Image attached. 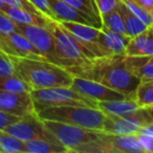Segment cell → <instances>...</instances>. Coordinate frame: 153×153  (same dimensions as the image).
Returning <instances> with one entry per match:
<instances>
[{"label": "cell", "mask_w": 153, "mask_h": 153, "mask_svg": "<svg viewBox=\"0 0 153 153\" xmlns=\"http://www.w3.org/2000/svg\"><path fill=\"white\" fill-rule=\"evenodd\" d=\"M135 135H152L153 136V122L143 126V127L136 132Z\"/></svg>", "instance_id": "d590c367"}, {"label": "cell", "mask_w": 153, "mask_h": 153, "mask_svg": "<svg viewBox=\"0 0 153 153\" xmlns=\"http://www.w3.org/2000/svg\"><path fill=\"white\" fill-rule=\"evenodd\" d=\"M74 153H145L135 134H114L103 131L98 138L74 149Z\"/></svg>", "instance_id": "8992f818"}, {"label": "cell", "mask_w": 153, "mask_h": 153, "mask_svg": "<svg viewBox=\"0 0 153 153\" xmlns=\"http://www.w3.org/2000/svg\"><path fill=\"white\" fill-rule=\"evenodd\" d=\"M0 111L19 117L36 113L30 92H15L1 89Z\"/></svg>", "instance_id": "8fae6325"}, {"label": "cell", "mask_w": 153, "mask_h": 153, "mask_svg": "<svg viewBox=\"0 0 153 153\" xmlns=\"http://www.w3.org/2000/svg\"><path fill=\"white\" fill-rule=\"evenodd\" d=\"M134 100L140 107H149L153 105V81L140 82L137 86Z\"/></svg>", "instance_id": "d4e9b609"}, {"label": "cell", "mask_w": 153, "mask_h": 153, "mask_svg": "<svg viewBox=\"0 0 153 153\" xmlns=\"http://www.w3.org/2000/svg\"><path fill=\"white\" fill-rule=\"evenodd\" d=\"M101 21H102V26H104V27L108 28L112 32L128 36L123 17H122L117 7L113 11L101 16Z\"/></svg>", "instance_id": "603a6c76"}, {"label": "cell", "mask_w": 153, "mask_h": 153, "mask_svg": "<svg viewBox=\"0 0 153 153\" xmlns=\"http://www.w3.org/2000/svg\"><path fill=\"white\" fill-rule=\"evenodd\" d=\"M64 1L67 2L68 4H70L71 7L78 9L79 11L87 14L90 17L94 18L98 21L102 22L101 21L100 14H99L98 10H97L94 0H64Z\"/></svg>", "instance_id": "484cf974"}, {"label": "cell", "mask_w": 153, "mask_h": 153, "mask_svg": "<svg viewBox=\"0 0 153 153\" xmlns=\"http://www.w3.org/2000/svg\"><path fill=\"white\" fill-rule=\"evenodd\" d=\"M153 120L146 107H140L136 112L127 117H108L104 124L103 131L114 134H136V132Z\"/></svg>", "instance_id": "9c48e42d"}, {"label": "cell", "mask_w": 153, "mask_h": 153, "mask_svg": "<svg viewBox=\"0 0 153 153\" xmlns=\"http://www.w3.org/2000/svg\"><path fill=\"white\" fill-rule=\"evenodd\" d=\"M5 1H7V5H10V7H20V9H24V10H26V11L33 12V13H36L40 16H43L42 14L36 9V7L30 2V0H5Z\"/></svg>", "instance_id": "4dcf8cb0"}, {"label": "cell", "mask_w": 153, "mask_h": 153, "mask_svg": "<svg viewBox=\"0 0 153 153\" xmlns=\"http://www.w3.org/2000/svg\"><path fill=\"white\" fill-rule=\"evenodd\" d=\"M41 120L56 121L82 128L103 131L107 115L99 108L86 106L49 107L37 113Z\"/></svg>", "instance_id": "3957f363"}, {"label": "cell", "mask_w": 153, "mask_h": 153, "mask_svg": "<svg viewBox=\"0 0 153 153\" xmlns=\"http://www.w3.org/2000/svg\"><path fill=\"white\" fill-rule=\"evenodd\" d=\"M94 2L101 17L104 14L109 13L117 9L120 0H94Z\"/></svg>", "instance_id": "f1b7e54d"}, {"label": "cell", "mask_w": 153, "mask_h": 153, "mask_svg": "<svg viewBox=\"0 0 153 153\" xmlns=\"http://www.w3.org/2000/svg\"><path fill=\"white\" fill-rule=\"evenodd\" d=\"M0 89L15 92H30L33 88L17 74L0 76Z\"/></svg>", "instance_id": "cb8c5ba5"}, {"label": "cell", "mask_w": 153, "mask_h": 153, "mask_svg": "<svg viewBox=\"0 0 153 153\" xmlns=\"http://www.w3.org/2000/svg\"><path fill=\"white\" fill-rule=\"evenodd\" d=\"M18 27L20 32L46 58L47 61L62 66V63L56 51L55 37L48 28L44 26L22 25V24H18Z\"/></svg>", "instance_id": "30bf717a"}, {"label": "cell", "mask_w": 153, "mask_h": 153, "mask_svg": "<svg viewBox=\"0 0 153 153\" xmlns=\"http://www.w3.org/2000/svg\"><path fill=\"white\" fill-rule=\"evenodd\" d=\"M46 27L55 37L56 51L63 67L69 68L94 59V56L87 48H85L60 22L48 19Z\"/></svg>", "instance_id": "277c9868"}, {"label": "cell", "mask_w": 153, "mask_h": 153, "mask_svg": "<svg viewBox=\"0 0 153 153\" xmlns=\"http://www.w3.org/2000/svg\"><path fill=\"white\" fill-rule=\"evenodd\" d=\"M140 140L145 153H153V136L152 135H136Z\"/></svg>", "instance_id": "836d02e7"}, {"label": "cell", "mask_w": 153, "mask_h": 153, "mask_svg": "<svg viewBox=\"0 0 153 153\" xmlns=\"http://www.w3.org/2000/svg\"><path fill=\"white\" fill-rule=\"evenodd\" d=\"M36 113L49 107L86 106L98 108V102L80 94L71 86L33 89L30 91Z\"/></svg>", "instance_id": "5b68a950"}, {"label": "cell", "mask_w": 153, "mask_h": 153, "mask_svg": "<svg viewBox=\"0 0 153 153\" xmlns=\"http://www.w3.org/2000/svg\"><path fill=\"white\" fill-rule=\"evenodd\" d=\"M9 7L5 0H0V12H4V10Z\"/></svg>", "instance_id": "74e56055"}, {"label": "cell", "mask_w": 153, "mask_h": 153, "mask_svg": "<svg viewBox=\"0 0 153 153\" xmlns=\"http://www.w3.org/2000/svg\"><path fill=\"white\" fill-rule=\"evenodd\" d=\"M18 30H19L18 24L5 13L0 12V33L5 37Z\"/></svg>", "instance_id": "83f0119b"}, {"label": "cell", "mask_w": 153, "mask_h": 153, "mask_svg": "<svg viewBox=\"0 0 153 153\" xmlns=\"http://www.w3.org/2000/svg\"><path fill=\"white\" fill-rule=\"evenodd\" d=\"M30 1L36 7V9L38 10L43 16L49 18V19L56 20L53 11L51 10V7H49L48 2H47V0H30Z\"/></svg>", "instance_id": "1f68e13d"}, {"label": "cell", "mask_w": 153, "mask_h": 153, "mask_svg": "<svg viewBox=\"0 0 153 153\" xmlns=\"http://www.w3.org/2000/svg\"><path fill=\"white\" fill-rule=\"evenodd\" d=\"M124 57L125 55L104 56L66 69L74 76L99 82L128 98L134 99L140 79L128 69Z\"/></svg>", "instance_id": "6da1fadb"}, {"label": "cell", "mask_w": 153, "mask_h": 153, "mask_svg": "<svg viewBox=\"0 0 153 153\" xmlns=\"http://www.w3.org/2000/svg\"><path fill=\"white\" fill-rule=\"evenodd\" d=\"M153 28L148 27L140 34L132 37L126 47V56H152Z\"/></svg>", "instance_id": "ac0fdd59"}, {"label": "cell", "mask_w": 153, "mask_h": 153, "mask_svg": "<svg viewBox=\"0 0 153 153\" xmlns=\"http://www.w3.org/2000/svg\"><path fill=\"white\" fill-rule=\"evenodd\" d=\"M25 153H68L61 144L46 140H32L25 142Z\"/></svg>", "instance_id": "44dd1931"}, {"label": "cell", "mask_w": 153, "mask_h": 153, "mask_svg": "<svg viewBox=\"0 0 153 153\" xmlns=\"http://www.w3.org/2000/svg\"><path fill=\"white\" fill-rule=\"evenodd\" d=\"M14 63L16 74L26 82L33 89L71 86L74 76L66 69L47 60L10 56Z\"/></svg>", "instance_id": "7a4b0ae2"}, {"label": "cell", "mask_w": 153, "mask_h": 153, "mask_svg": "<svg viewBox=\"0 0 153 153\" xmlns=\"http://www.w3.org/2000/svg\"><path fill=\"white\" fill-rule=\"evenodd\" d=\"M3 13L10 16L17 24H22V25H38L46 27L47 20L49 19L44 16H40L36 13L26 11L24 9L10 7V5L4 10Z\"/></svg>", "instance_id": "d6986e66"}, {"label": "cell", "mask_w": 153, "mask_h": 153, "mask_svg": "<svg viewBox=\"0 0 153 153\" xmlns=\"http://www.w3.org/2000/svg\"><path fill=\"white\" fill-rule=\"evenodd\" d=\"M5 37L9 41L10 46L15 51L17 57L28 58V59L35 60H46V58L38 51V48L20 30L14 32Z\"/></svg>", "instance_id": "9a60e30c"}, {"label": "cell", "mask_w": 153, "mask_h": 153, "mask_svg": "<svg viewBox=\"0 0 153 153\" xmlns=\"http://www.w3.org/2000/svg\"><path fill=\"white\" fill-rule=\"evenodd\" d=\"M131 37L112 32L108 28L101 26L98 43L106 56L126 55V47Z\"/></svg>", "instance_id": "5bb4252c"}, {"label": "cell", "mask_w": 153, "mask_h": 153, "mask_svg": "<svg viewBox=\"0 0 153 153\" xmlns=\"http://www.w3.org/2000/svg\"><path fill=\"white\" fill-rule=\"evenodd\" d=\"M122 2H124L126 4V7L134 13L138 18H140L142 21H144L145 23L147 24L148 26L151 25V13L146 10L144 7L137 3L135 0H121Z\"/></svg>", "instance_id": "4316f807"}, {"label": "cell", "mask_w": 153, "mask_h": 153, "mask_svg": "<svg viewBox=\"0 0 153 153\" xmlns=\"http://www.w3.org/2000/svg\"><path fill=\"white\" fill-rule=\"evenodd\" d=\"M42 121L45 127L67 149L68 152H72L74 149L78 148L81 145L98 138L103 132L100 130L86 129V128L61 123V122L46 121V120H42Z\"/></svg>", "instance_id": "52a82bcc"}, {"label": "cell", "mask_w": 153, "mask_h": 153, "mask_svg": "<svg viewBox=\"0 0 153 153\" xmlns=\"http://www.w3.org/2000/svg\"><path fill=\"white\" fill-rule=\"evenodd\" d=\"M146 108H147V110H148L149 114L151 115V117H152V120H153V105H152V106L146 107Z\"/></svg>", "instance_id": "f35d334b"}, {"label": "cell", "mask_w": 153, "mask_h": 153, "mask_svg": "<svg viewBox=\"0 0 153 153\" xmlns=\"http://www.w3.org/2000/svg\"><path fill=\"white\" fill-rule=\"evenodd\" d=\"M0 53L7 56V57H10V56H15V57H17L15 51L10 46L7 37L3 36L1 33H0Z\"/></svg>", "instance_id": "d6a6232c"}, {"label": "cell", "mask_w": 153, "mask_h": 153, "mask_svg": "<svg viewBox=\"0 0 153 153\" xmlns=\"http://www.w3.org/2000/svg\"><path fill=\"white\" fill-rule=\"evenodd\" d=\"M19 119H20L19 117L7 114V113L0 111V129H4L7 126H9L10 124L14 123V122L18 121Z\"/></svg>", "instance_id": "e575fe53"}, {"label": "cell", "mask_w": 153, "mask_h": 153, "mask_svg": "<svg viewBox=\"0 0 153 153\" xmlns=\"http://www.w3.org/2000/svg\"><path fill=\"white\" fill-rule=\"evenodd\" d=\"M150 27L153 28V10L151 11V25H150Z\"/></svg>", "instance_id": "ab89813d"}, {"label": "cell", "mask_w": 153, "mask_h": 153, "mask_svg": "<svg viewBox=\"0 0 153 153\" xmlns=\"http://www.w3.org/2000/svg\"><path fill=\"white\" fill-rule=\"evenodd\" d=\"M0 153H25V142L0 129Z\"/></svg>", "instance_id": "7402d4cb"}, {"label": "cell", "mask_w": 153, "mask_h": 153, "mask_svg": "<svg viewBox=\"0 0 153 153\" xmlns=\"http://www.w3.org/2000/svg\"><path fill=\"white\" fill-rule=\"evenodd\" d=\"M3 130L22 140L23 142L32 140H46L61 144L57 137L45 127L43 121L38 117L37 113H32L20 117L18 121L10 124Z\"/></svg>", "instance_id": "ba28073f"}, {"label": "cell", "mask_w": 153, "mask_h": 153, "mask_svg": "<svg viewBox=\"0 0 153 153\" xmlns=\"http://www.w3.org/2000/svg\"><path fill=\"white\" fill-rule=\"evenodd\" d=\"M71 87L76 89V91H79L80 94H84L85 97L98 103L128 98L125 94H121L117 90L111 89V88L107 87L99 82L83 79V78H79V76H74Z\"/></svg>", "instance_id": "7c38bea8"}, {"label": "cell", "mask_w": 153, "mask_h": 153, "mask_svg": "<svg viewBox=\"0 0 153 153\" xmlns=\"http://www.w3.org/2000/svg\"><path fill=\"white\" fill-rule=\"evenodd\" d=\"M127 68L140 79V82L153 81L152 56H126L124 57Z\"/></svg>", "instance_id": "2e32d148"}, {"label": "cell", "mask_w": 153, "mask_h": 153, "mask_svg": "<svg viewBox=\"0 0 153 153\" xmlns=\"http://www.w3.org/2000/svg\"><path fill=\"white\" fill-rule=\"evenodd\" d=\"M98 108L108 117H127L136 112L140 106L134 99L126 98L121 100L99 102Z\"/></svg>", "instance_id": "e0dca14e"}, {"label": "cell", "mask_w": 153, "mask_h": 153, "mask_svg": "<svg viewBox=\"0 0 153 153\" xmlns=\"http://www.w3.org/2000/svg\"><path fill=\"white\" fill-rule=\"evenodd\" d=\"M117 10L120 11L122 17H123L124 23H125L126 26V30H127V35L129 37H131V38L136 36V35L140 34V33H143L148 27H150L144 21H142L135 14L132 13L126 7L125 3L122 2L121 0H120L119 4H117Z\"/></svg>", "instance_id": "ffe728a7"}, {"label": "cell", "mask_w": 153, "mask_h": 153, "mask_svg": "<svg viewBox=\"0 0 153 153\" xmlns=\"http://www.w3.org/2000/svg\"><path fill=\"white\" fill-rule=\"evenodd\" d=\"M47 2L51 7V10L53 11L56 21H74L80 22V23L90 24L96 27L102 26V22L98 21L94 18L88 16L87 14L79 11L76 7H71L64 0H47Z\"/></svg>", "instance_id": "4fadbf2b"}, {"label": "cell", "mask_w": 153, "mask_h": 153, "mask_svg": "<svg viewBox=\"0 0 153 153\" xmlns=\"http://www.w3.org/2000/svg\"><path fill=\"white\" fill-rule=\"evenodd\" d=\"M135 1L140 3L142 7H144L146 10H148L150 13L153 10V0H135Z\"/></svg>", "instance_id": "8d00e7d4"}, {"label": "cell", "mask_w": 153, "mask_h": 153, "mask_svg": "<svg viewBox=\"0 0 153 153\" xmlns=\"http://www.w3.org/2000/svg\"><path fill=\"white\" fill-rule=\"evenodd\" d=\"M16 74L14 63L7 56L0 53V76H13Z\"/></svg>", "instance_id": "f546056e"}]
</instances>
